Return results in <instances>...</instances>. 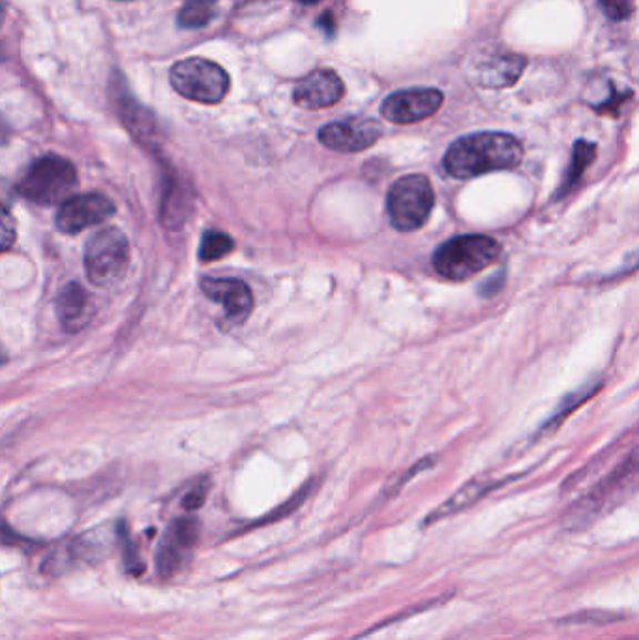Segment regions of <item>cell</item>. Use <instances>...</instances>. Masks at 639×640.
Here are the masks:
<instances>
[{
  "instance_id": "cell-1",
  "label": "cell",
  "mask_w": 639,
  "mask_h": 640,
  "mask_svg": "<svg viewBox=\"0 0 639 640\" xmlns=\"http://www.w3.org/2000/svg\"><path fill=\"white\" fill-rule=\"evenodd\" d=\"M521 160L524 146L514 135L483 132L454 141L443 163L450 176L467 180L518 167Z\"/></svg>"
},
{
  "instance_id": "cell-2",
  "label": "cell",
  "mask_w": 639,
  "mask_h": 640,
  "mask_svg": "<svg viewBox=\"0 0 639 640\" xmlns=\"http://www.w3.org/2000/svg\"><path fill=\"white\" fill-rule=\"evenodd\" d=\"M501 244L484 234H464L448 240L435 252L434 268L450 282H467L501 257Z\"/></svg>"
},
{
  "instance_id": "cell-3",
  "label": "cell",
  "mask_w": 639,
  "mask_h": 640,
  "mask_svg": "<svg viewBox=\"0 0 639 640\" xmlns=\"http://www.w3.org/2000/svg\"><path fill=\"white\" fill-rule=\"evenodd\" d=\"M78 186V171L72 162L61 156H43L32 163L23 179L19 180L16 193L31 203L48 204L64 203L72 197Z\"/></svg>"
},
{
  "instance_id": "cell-4",
  "label": "cell",
  "mask_w": 639,
  "mask_h": 640,
  "mask_svg": "<svg viewBox=\"0 0 639 640\" xmlns=\"http://www.w3.org/2000/svg\"><path fill=\"white\" fill-rule=\"evenodd\" d=\"M435 193L424 174H407L396 180L386 197V212L394 228L402 233L418 231L428 223L434 210Z\"/></svg>"
},
{
  "instance_id": "cell-5",
  "label": "cell",
  "mask_w": 639,
  "mask_h": 640,
  "mask_svg": "<svg viewBox=\"0 0 639 640\" xmlns=\"http://www.w3.org/2000/svg\"><path fill=\"white\" fill-rule=\"evenodd\" d=\"M130 258L126 234L116 227L102 228L87 242V276L97 287H113L126 276Z\"/></svg>"
},
{
  "instance_id": "cell-6",
  "label": "cell",
  "mask_w": 639,
  "mask_h": 640,
  "mask_svg": "<svg viewBox=\"0 0 639 640\" xmlns=\"http://www.w3.org/2000/svg\"><path fill=\"white\" fill-rule=\"evenodd\" d=\"M171 84L186 100L214 105L227 96L231 81L224 68L217 67L216 62L192 57L176 62L171 70Z\"/></svg>"
},
{
  "instance_id": "cell-7",
  "label": "cell",
  "mask_w": 639,
  "mask_h": 640,
  "mask_svg": "<svg viewBox=\"0 0 639 640\" xmlns=\"http://www.w3.org/2000/svg\"><path fill=\"white\" fill-rule=\"evenodd\" d=\"M115 214V204L102 193L72 195L61 204L54 225L67 234H78L85 228L108 222Z\"/></svg>"
},
{
  "instance_id": "cell-8",
  "label": "cell",
  "mask_w": 639,
  "mask_h": 640,
  "mask_svg": "<svg viewBox=\"0 0 639 640\" xmlns=\"http://www.w3.org/2000/svg\"><path fill=\"white\" fill-rule=\"evenodd\" d=\"M383 135V128L374 119L351 116V119L331 122L320 130V141L326 149L342 154H355L374 146Z\"/></svg>"
},
{
  "instance_id": "cell-9",
  "label": "cell",
  "mask_w": 639,
  "mask_h": 640,
  "mask_svg": "<svg viewBox=\"0 0 639 640\" xmlns=\"http://www.w3.org/2000/svg\"><path fill=\"white\" fill-rule=\"evenodd\" d=\"M445 102L443 92L437 89H409L394 92L381 105L383 119L393 124H415L434 116Z\"/></svg>"
},
{
  "instance_id": "cell-10",
  "label": "cell",
  "mask_w": 639,
  "mask_h": 640,
  "mask_svg": "<svg viewBox=\"0 0 639 640\" xmlns=\"http://www.w3.org/2000/svg\"><path fill=\"white\" fill-rule=\"evenodd\" d=\"M197 536H200V527L195 519L182 517L171 522L170 528L165 530L162 544L158 547L156 566L162 579H171L181 571L182 566L192 555L193 547L197 544Z\"/></svg>"
},
{
  "instance_id": "cell-11",
  "label": "cell",
  "mask_w": 639,
  "mask_h": 640,
  "mask_svg": "<svg viewBox=\"0 0 639 640\" xmlns=\"http://www.w3.org/2000/svg\"><path fill=\"white\" fill-rule=\"evenodd\" d=\"M201 291L206 298L224 306L225 321L231 326L246 323L254 312V294L246 283L235 277H203Z\"/></svg>"
},
{
  "instance_id": "cell-12",
  "label": "cell",
  "mask_w": 639,
  "mask_h": 640,
  "mask_svg": "<svg viewBox=\"0 0 639 640\" xmlns=\"http://www.w3.org/2000/svg\"><path fill=\"white\" fill-rule=\"evenodd\" d=\"M345 94L344 81L334 70H315L302 78L293 90V102L306 111L332 108Z\"/></svg>"
},
{
  "instance_id": "cell-13",
  "label": "cell",
  "mask_w": 639,
  "mask_h": 640,
  "mask_svg": "<svg viewBox=\"0 0 639 640\" xmlns=\"http://www.w3.org/2000/svg\"><path fill=\"white\" fill-rule=\"evenodd\" d=\"M54 312L68 334H75L91 323L94 315V299L81 283H68L54 302Z\"/></svg>"
},
{
  "instance_id": "cell-14",
  "label": "cell",
  "mask_w": 639,
  "mask_h": 640,
  "mask_svg": "<svg viewBox=\"0 0 639 640\" xmlns=\"http://www.w3.org/2000/svg\"><path fill=\"white\" fill-rule=\"evenodd\" d=\"M525 67L527 60L521 54H494L478 67V84H483L484 89H508L518 83Z\"/></svg>"
},
{
  "instance_id": "cell-15",
  "label": "cell",
  "mask_w": 639,
  "mask_h": 640,
  "mask_svg": "<svg viewBox=\"0 0 639 640\" xmlns=\"http://www.w3.org/2000/svg\"><path fill=\"white\" fill-rule=\"evenodd\" d=\"M192 199L179 180H171L162 201V223L168 228H181L190 217Z\"/></svg>"
},
{
  "instance_id": "cell-16",
  "label": "cell",
  "mask_w": 639,
  "mask_h": 640,
  "mask_svg": "<svg viewBox=\"0 0 639 640\" xmlns=\"http://www.w3.org/2000/svg\"><path fill=\"white\" fill-rule=\"evenodd\" d=\"M595 158H597V144L589 143V141H578L576 143L572 162H570L567 176L562 180V186L557 193V197H562V195H568V193L572 192L584 173H586L587 167L595 162Z\"/></svg>"
},
{
  "instance_id": "cell-17",
  "label": "cell",
  "mask_w": 639,
  "mask_h": 640,
  "mask_svg": "<svg viewBox=\"0 0 639 640\" xmlns=\"http://www.w3.org/2000/svg\"><path fill=\"white\" fill-rule=\"evenodd\" d=\"M217 0H187L179 12V24L184 29H201L216 18Z\"/></svg>"
},
{
  "instance_id": "cell-18",
  "label": "cell",
  "mask_w": 639,
  "mask_h": 640,
  "mask_svg": "<svg viewBox=\"0 0 639 640\" xmlns=\"http://www.w3.org/2000/svg\"><path fill=\"white\" fill-rule=\"evenodd\" d=\"M235 250V242L224 231H206L201 240L200 258L203 263H214L227 257Z\"/></svg>"
},
{
  "instance_id": "cell-19",
  "label": "cell",
  "mask_w": 639,
  "mask_h": 640,
  "mask_svg": "<svg viewBox=\"0 0 639 640\" xmlns=\"http://www.w3.org/2000/svg\"><path fill=\"white\" fill-rule=\"evenodd\" d=\"M484 491H486V485L473 481V484L464 487L456 497L450 498L447 504H443L432 517H428V522H434L440 519V517H448V515L456 514L459 509H464L465 506H469L470 502H475Z\"/></svg>"
},
{
  "instance_id": "cell-20",
  "label": "cell",
  "mask_w": 639,
  "mask_h": 640,
  "mask_svg": "<svg viewBox=\"0 0 639 640\" xmlns=\"http://www.w3.org/2000/svg\"><path fill=\"white\" fill-rule=\"evenodd\" d=\"M600 7L604 8V12L609 19L622 21V19L632 16L636 0H600Z\"/></svg>"
},
{
  "instance_id": "cell-21",
  "label": "cell",
  "mask_w": 639,
  "mask_h": 640,
  "mask_svg": "<svg viewBox=\"0 0 639 640\" xmlns=\"http://www.w3.org/2000/svg\"><path fill=\"white\" fill-rule=\"evenodd\" d=\"M18 236L10 210H0V253L8 252Z\"/></svg>"
},
{
  "instance_id": "cell-22",
  "label": "cell",
  "mask_w": 639,
  "mask_h": 640,
  "mask_svg": "<svg viewBox=\"0 0 639 640\" xmlns=\"http://www.w3.org/2000/svg\"><path fill=\"white\" fill-rule=\"evenodd\" d=\"M206 492H209V484H206V481L195 485L192 491L187 492L186 497H184V502H182L184 504V508L190 509V511L201 508L203 502H205Z\"/></svg>"
},
{
  "instance_id": "cell-23",
  "label": "cell",
  "mask_w": 639,
  "mask_h": 640,
  "mask_svg": "<svg viewBox=\"0 0 639 640\" xmlns=\"http://www.w3.org/2000/svg\"><path fill=\"white\" fill-rule=\"evenodd\" d=\"M16 187L8 184L7 180L0 179V210H10L12 212L13 203H16Z\"/></svg>"
},
{
  "instance_id": "cell-24",
  "label": "cell",
  "mask_w": 639,
  "mask_h": 640,
  "mask_svg": "<svg viewBox=\"0 0 639 640\" xmlns=\"http://www.w3.org/2000/svg\"><path fill=\"white\" fill-rule=\"evenodd\" d=\"M10 138H12V130L8 128L7 122H2V120H0V146L8 144Z\"/></svg>"
},
{
  "instance_id": "cell-25",
  "label": "cell",
  "mask_w": 639,
  "mask_h": 640,
  "mask_svg": "<svg viewBox=\"0 0 639 640\" xmlns=\"http://www.w3.org/2000/svg\"><path fill=\"white\" fill-rule=\"evenodd\" d=\"M7 353H4V348L0 347V365L7 364Z\"/></svg>"
},
{
  "instance_id": "cell-26",
  "label": "cell",
  "mask_w": 639,
  "mask_h": 640,
  "mask_svg": "<svg viewBox=\"0 0 639 640\" xmlns=\"http://www.w3.org/2000/svg\"><path fill=\"white\" fill-rule=\"evenodd\" d=\"M4 18V0H0V21Z\"/></svg>"
},
{
  "instance_id": "cell-27",
  "label": "cell",
  "mask_w": 639,
  "mask_h": 640,
  "mask_svg": "<svg viewBox=\"0 0 639 640\" xmlns=\"http://www.w3.org/2000/svg\"><path fill=\"white\" fill-rule=\"evenodd\" d=\"M298 2H302V4H317L321 0H298Z\"/></svg>"
}]
</instances>
